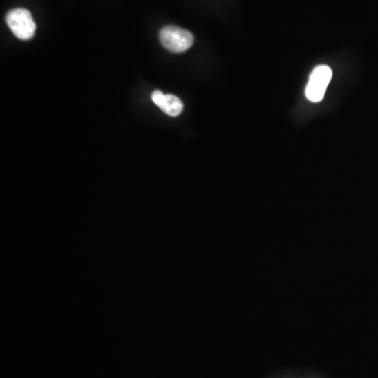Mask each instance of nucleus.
<instances>
[{"label":"nucleus","mask_w":378,"mask_h":378,"mask_svg":"<svg viewBox=\"0 0 378 378\" xmlns=\"http://www.w3.org/2000/svg\"><path fill=\"white\" fill-rule=\"evenodd\" d=\"M332 78V70L328 66H319L312 70L306 86L307 99L311 102H321Z\"/></svg>","instance_id":"7ed1b4c3"},{"label":"nucleus","mask_w":378,"mask_h":378,"mask_svg":"<svg viewBox=\"0 0 378 378\" xmlns=\"http://www.w3.org/2000/svg\"><path fill=\"white\" fill-rule=\"evenodd\" d=\"M151 100L169 116L178 117L183 112V102L173 95H165L161 91H155L151 95Z\"/></svg>","instance_id":"20e7f679"},{"label":"nucleus","mask_w":378,"mask_h":378,"mask_svg":"<svg viewBox=\"0 0 378 378\" xmlns=\"http://www.w3.org/2000/svg\"><path fill=\"white\" fill-rule=\"evenodd\" d=\"M160 41L167 50L173 53H183L193 46L195 38L187 30L179 26H167L160 31Z\"/></svg>","instance_id":"f257e3e1"},{"label":"nucleus","mask_w":378,"mask_h":378,"mask_svg":"<svg viewBox=\"0 0 378 378\" xmlns=\"http://www.w3.org/2000/svg\"><path fill=\"white\" fill-rule=\"evenodd\" d=\"M6 21L18 39L30 40L35 35V21L28 10L22 8L12 10L6 16Z\"/></svg>","instance_id":"f03ea898"}]
</instances>
